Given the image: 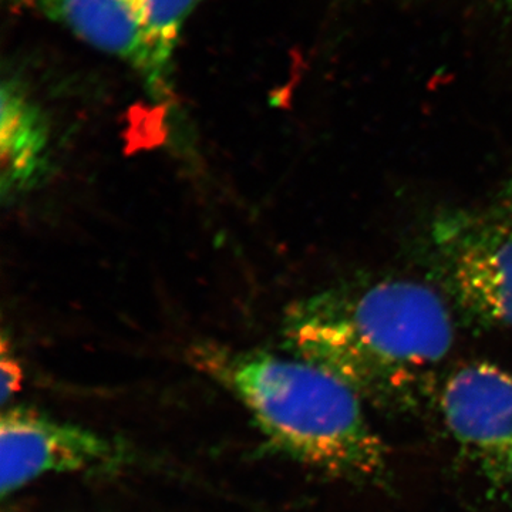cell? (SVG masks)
I'll return each instance as SVG.
<instances>
[{
  "label": "cell",
  "instance_id": "6da1fadb",
  "mask_svg": "<svg viewBox=\"0 0 512 512\" xmlns=\"http://www.w3.org/2000/svg\"><path fill=\"white\" fill-rule=\"evenodd\" d=\"M288 355L328 370L362 400L412 403L450 353V311L410 279H360L293 303L285 313Z\"/></svg>",
  "mask_w": 512,
  "mask_h": 512
},
{
  "label": "cell",
  "instance_id": "7a4b0ae2",
  "mask_svg": "<svg viewBox=\"0 0 512 512\" xmlns=\"http://www.w3.org/2000/svg\"><path fill=\"white\" fill-rule=\"evenodd\" d=\"M195 365L242 403L272 446L333 476L373 478L386 448L362 397L328 370L288 355L215 345L192 350Z\"/></svg>",
  "mask_w": 512,
  "mask_h": 512
},
{
  "label": "cell",
  "instance_id": "3957f363",
  "mask_svg": "<svg viewBox=\"0 0 512 512\" xmlns=\"http://www.w3.org/2000/svg\"><path fill=\"white\" fill-rule=\"evenodd\" d=\"M444 279L457 305L478 323L512 329V228L457 215L434 232Z\"/></svg>",
  "mask_w": 512,
  "mask_h": 512
},
{
  "label": "cell",
  "instance_id": "277c9868",
  "mask_svg": "<svg viewBox=\"0 0 512 512\" xmlns=\"http://www.w3.org/2000/svg\"><path fill=\"white\" fill-rule=\"evenodd\" d=\"M126 460V451L113 440L35 410L12 407L0 419L3 497L46 474L113 471Z\"/></svg>",
  "mask_w": 512,
  "mask_h": 512
},
{
  "label": "cell",
  "instance_id": "5b68a950",
  "mask_svg": "<svg viewBox=\"0 0 512 512\" xmlns=\"http://www.w3.org/2000/svg\"><path fill=\"white\" fill-rule=\"evenodd\" d=\"M448 430L493 460L512 447V375L471 363L448 377L440 399Z\"/></svg>",
  "mask_w": 512,
  "mask_h": 512
},
{
  "label": "cell",
  "instance_id": "8992f818",
  "mask_svg": "<svg viewBox=\"0 0 512 512\" xmlns=\"http://www.w3.org/2000/svg\"><path fill=\"white\" fill-rule=\"evenodd\" d=\"M29 8L59 23L101 52L130 64L148 82L146 0H25Z\"/></svg>",
  "mask_w": 512,
  "mask_h": 512
},
{
  "label": "cell",
  "instance_id": "52a82bcc",
  "mask_svg": "<svg viewBox=\"0 0 512 512\" xmlns=\"http://www.w3.org/2000/svg\"><path fill=\"white\" fill-rule=\"evenodd\" d=\"M49 134L45 116L15 80L2 86L0 164L2 194H19L45 174Z\"/></svg>",
  "mask_w": 512,
  "mask_h": 512
},
{
  "label": "cell",
  "instance_id": "ba28073f",
  "mask_svg": "<svg viewBox=\"0 0 512 512\" xmlns=\"http://www.w3.org/2000/svg\"><path fill=\"white\" fill-rule=\"evenodd\" d=\"M198 0H146V37L150 56V92L164 97L170 92L175 49L185 20Z\"/></svg>",
  "mask_w": 512,
  "mask_h": 512
},
{
  "label": "cell",
  "instance_id": "9c48e42d",
  "mask_svg": "<svg viewBox=\"0 0 512 512\" xmlns=\"http://www.w3.org/2000/svg\"><path fill=\"white\" fill-rule=\"evenodd\" d=\"M0 376H2V383H0V396H2V403L5 406L12 399L22 387L23 370L20 363L16 360L12 350H9L8 340H2V359H0Z\"/></svg>",
  "mask_w": 512,
  "mask_h": 512
},
{
  "label": "cell",
  "instance_id": "30bf717a",
  "mask_svg": "<svg viewBox=\"0 0 512 512\" xmlns=\"http://www.w3.org/2000/svg\"><path fill=\"white\" fill-rule=\"evenodd\" d=\"M490 466L493 467L494 476L501 487L512 495V447L501 456L490 460Z\"/></svg>",
  "mask_w": 512,
  "mask_h": 512
},
{
  "label": "cell",
  "instance_id": "8fae6325",
  "mask_svg": "<svg viewBox=\"0 0 512 512\" xmlns=\"http://www.w3.org/2000/svg\"><path fill=\"white\" fill-rule=\"evenodd\" d=\"M504 3H507V5H510L512 8V0H503Z\"/></svg>",
  "mask_w": 512,
  "mask_h": 512
}]
</instances>
